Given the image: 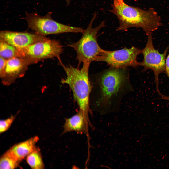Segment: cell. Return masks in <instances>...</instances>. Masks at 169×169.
<instances>
[{"mask_svg":"<svg viewBox=\"0 0 169 169\" xmlns=\"http://www.w3.org/2000/svg\"><path fill=\"white\" fill-rule=\"evenodd\" d=\"M161 96V99L169 101V96H167L162 94ZM168 104H169V103H168Z\"/></svg>","mask_w":169,"mask_h":169,"instance_id":"d6986e66","label":"cell"},{"mask_svg":"<svg viewBox=\"0 0 169 169\" xmlns=\"http://www.w3.org/2000/svg\"><path fill=\"white\" fill-rule=\"evenodd\" d=\"M37 62L31 59L14 57L7 59L5 76L2 80L3 84L9 85L24 74L28 66Z\"/></svg>","mask_w":169,"mask_h":169,"instance_id":"30bf717a","label":"cell"},{"mask_svg":"<svg viewBox=\"0 0 169 169\" xmlns=\"http://www.w3.org/2000/svg\"><path fill=\"white\" fill-rule=\"evenodd\" d=\"M20 163L6 152L0 157V169H14L19 166Z\"/></svg>","mask_w":169,"mask_h":169,"instance_id":"9a60e30c","label":"cell"},{"mask_svg":"<svg viewBox=\"0 0 169 169\" xmlns=\"http://www.w3.org/2000/svg\"><path fill=\"white\" fill-rule=\"evenodd\" d=\"M109 12L115 15L119 25L117 30L131 27L142 28L147 36L162 25L160 17L153 8L145 10L127 4L123 0H113Z\"/></svg>","mask_w":169,"mask_h":169,"instance_id":"7a4b0ae2","label":"cell"},{"mask_svg":"<svg viewBox=\"0 0 169 169\" xmlns=\"http://www.w3.org/2000/svg\"><path fill=\"white\" fill-rule=\"evenodd\" d=\"M26 158L27 163L32 169L44 168V165L39 148L36 147Z\"/></svg>","mask_w":169,"mask_h":169,"instance_id":"4fadbf2b","label":"cell"},{"mask_svg":"<svg viewBox=\"0 0 169 169\" xmlns=\"http://www.w3.org/2000/svg\"><path fill=\"white\" fill-rule=\"evenodd\" d=\"M59 63L62 67L66 75L65 78L62 79L61 83L69 87L79 110L89 117L91 111L90 97L92 89L88 75L90 63L84 62L82 68L80 69L71 65L65 66L61 61H59Z\"/></svg>","mask_w":169,"mask_h":169,"instance_id":"3957f363","label":"cell"},{"mask_svg":"<svg viewBox=\"0 0 169 169\" xmlns=\"http://www.w3.org/2000/svg\"><path fill=\"white\" fill-rule=\"evenodd\" d=\"M39 139L37 136L31 137L13 145L6 152L20 162L35 148Z\"/></svg>","mask_w":169,"mask_h":169,"instance_id":"7c38bea8","label":"cell"},{"mask_svg":"<svg viewBox=\"0 0 169 169\" xmlns=\"http://www.w3.org/2000/svg\"><path fill=\"white\" fill-rule=\"evenodd\" d=\"M97 14H94L87 28L84 30L81 38L75 43L68 45L73 48L76 53L78 61L77 68L84 62L91 63L93 61H99L104 50L101 48L97 42V34L99 30L105 26L104 21L95 27H92Z\"/></svg>","mask_w":169,"mask_h":169,"instance_id":"277c9868","label":"cell"},{"mask_svg":"<svg viewBox=\"0 0 169 169\" xmlns=\"http://www.w3.org/2000/svg\"><path fill=\"white\" fill-rule=\"evenodd\" d=\"M165 72L169 79V51L165 60Z\"/></svg>","mask_w":169,"mask_h":169,"instance_id":"ac0fdd59","label":"cell"},{"mask_svg":"<svg viewBox=\"0 0 169 169\" xmlns=\"http://www.w3.org/2000/svg\"><path fill=\"white\" fill-rule=\"evenodd\" d=\"M148 36L146 45L142 51L143 56V60L140 62L139 66L143 67V71L148 69L153 71L155 76L156 90L161 95L162 94L159 89V76L161 73L165 72L166 57L169 46L162 54H161L154 46L152 34Z\"/></svg>","mask_w":169,"mask_h":169,"instance_id":"52a82bcc","label":"cell"},{"mask_svg":"<svg viewBox=\"0 0 169 169\" xmlns=\"http://www.w3.org/2000/svg\"><path fill=\"white\" fill-rule=\"evenodd\" d=\"M0 56L7 59L19 58V49L0 40Z\"/></svg>","mask_w":169,"mask_h":169,"instance_id":"5bb4252c","label":"cell"},{"mask_svg":"<svg viewBox=\"0 0 169 169\" xmlns=\"http://www.w3.org/2000/svg\"><path fill=\"white\" fill-rule=\"evenodd\" d=\"M67 4H69L70 3L71 0H65Z\"/></svg>","mask_w":169,"mask_h":169,"instance_id":"ffe728a7","label":"cell"},{"mask_svg":"<svg viewBox=\"0 0 169 169\" xmlns=\"http://www.w3.org/2000/svg\"><path fill=\"white\" fill-rule=\"evenodd\" d=\"M19 49V58L32 59L37 62L43 59L55 57L59 61H61L60 55L63 50L59 41L49 38Z\"/></svg>","mask_w":169,"mask_h":169,"instance_id":"8992f818","label":"cell"},{"mask_svg":"<svg viewBox=\"0 0 169 169\" xmlns=\"http://www.w3.org/2000/svg\"><path fill=\"white\" fill-rule=\"evenodd\" d=\"M48 38L35 33L7 30L2 31L0 32V40L18 48L26 47Z\"/></svg>","mask_w":169,"mask_h":169,"instance_id":"9c48e42d","label":"cell"},{"mask_svg":"<svg viewBox=\"0 0 169 169\" xmlns=\"http://www.w3.org/2000/svg\"><path fill=\"white\" fill-rule=\"evenodd\" d=\"M142 51L141 50L134 46L115 50H104L100 61L106 62L114 68H124L129 66L136 68L139 66L140 62L137 61V58Z\"/></svg>","mask_w":169,"mask_h":169,"instance_id":"ba28073f","label":"cell"},{"mask_svg":"<svg viewBox=\"0 0 169 169\" xmlns=\"http://www.w3.org/2000/svg\"><path fill=\"white\" fill-rule=\"evenodd\" d=\"M90 125L89 117L79 110L75 115L65 119L61 135L69 132L74 131L77 134H85L88 135V127Z\"/></svg>","mask_w":169,"mask_h":169,"instance_id":"8fae6325","label":"cell"},{"mask_svg":"<svg viewBox=\"0 0 169 169\" xmlns=\"http://www.w3.org/2000/svg\"><path fill=\"white\" fill-rule=\"evenodd\" d=\"M90 82L92 108L101 113L118 111L122 98L132 89L127 68L111 67L97 74Z\"/></svg>","mask_w":169,"mask_h":169,"instance_id":"6da1fadb","label":"cell"},{"mask_svg":"<svg viewBox=\"0 0 169 169\" xmlns=\"http://www.w3.org/2000/svg\"><path fill=\"white\" fill-rule=\"evenodd\" d=\"M16 115H12L9 117L1 120L0 122V133H3L7 130L10 128L15 119Z\"/></svg>","mask_w":169,"mask_h":169,"instance_id":"2e32d148","label":"cell"},{"mask_svg":"<svg viewBox=\"0 0 169 169\" xmlns=\"http://www.w3.org/2000/svg\"><path fill=\"white\" fill-rule=\"evenodd\" d=\"M52 12H49L41 16L36 13H26L23 18L27 21L29 27L38 34L46 35L65 33H82L81 28L69 26L59 23L52 18Z\"/></svg>","mask_w":169,"mask_h":169,"instance_id":"5b68a950","label":"cell"},{"mask_svg":"<svg viewBox=\"0 0 169 169\" xmlns=\"http://www.w3.org/2000/svg\"><path fill=\"white\" fill-rule=\"evenodd\" d=\"M7 59L0 57V76L2 80L5 76V69Z\"/></svg>","mask_w":169,"mask_h":169,"instance_id":"e0dca14e","label":"cell"}]
</instances>
